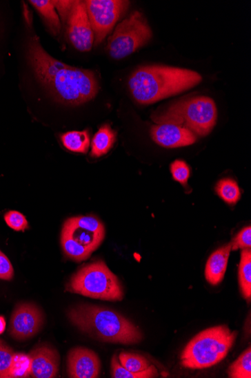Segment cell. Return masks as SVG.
I'll return each instance as SVG.
<instances>
[{"instance_id":"4fadbf2b","label":"cell","mask_w":251,"mask_h":378,"mask_svg":"<svg viewBox=\"0 0 251 378\" xmlns=\"http://www.w3.org/2000/svg\"><path fill=\"white\" fill-rule=\"evenodd\" d=\"M29 357L31 360V377L34 378H53L59 371L60 357L52 347L41 346L32 350Z\"/></svg>"},{"instance_id":"44dd1931","label":"cell","mask_w":251,"mask_h":378,"mask_svg":"<svg viewBox=\"0 0 251 378\" xmlns=\"http://www.w3.org/2000/svg\"><path fill=\"white\" fill-rule=\"evenodd\" d=\"M215 191L229 205H236L241 199L240 188L235 180L223 178L217 183Z\"/></svg>"},{"instance_id":"4316f807","label":"cell","mask_w":251,"mask_h":378,"mask_svg":"<svg viewBox=\"0 0 251 378\" xmlns=\"http://www.w3.org/2000/svg\"><path fill=\"white\" fill-rule=\"evenodd\" d=\"M14 355L13 350L0 339V378H8V372Z\"/></svg>"},{"instance_id":"8fae6325","label":"cell","mask_w":251,"mask_h":378,"mask_svg":"<svg viewBox=\"0 0 251 378\" xmlns=\"http://www.w3.org/2000/svg\"><path fill=\"white\" fill-rule=\"evenodd\" d=\"M67 368L70 377L97 378L101 371V361L94 351L75 348L67 357Z\"/></svg>"},{"instance_id":"9c48e42d","label":"cell","mask_w":251,"mask_h":378,"mask_svg":"<svg viewBox=\"0 0 251 378\" xmlns=\"http://www.w3.org/2000/svg\"><path fill=\"white\" fill-rule=\"evenodd\" d=\"M44 323L43 312L30 303H21L14 309L10 320V332L19 341L32 338Z\"/></svg>"},{"instance_id":"603a6c76","label":"cell","mask_w":251,"mask_h":378,"mask_svg":"<svg viewBox=\"0 0 251 378\" xmlns=\"http://www.w3.org/2000/svg\"><path fill=\"white\" fill-rule=\"evenodd\" d=\"M230 378L251 377V348L249 347L228 369Z\"/></svg>"},{"instance_id":"277c9868","label":"cell","mask_w":251,"mask_h":378,"mask_svg":"<svg viewBox=\"0 0 251 378\" xmlns=\"http://www.w3.org/2000/svg\"><path fill=\"white\" fill-rule=\"evenodd\" d=\"M238 332L225 325L208 328L197 334L182 351V366L190 369L212 367L223 360L235 343Z\"/></svg>"},{"instance_id":"2e32d148","label":"cell","mask_w":251,"mask_h":378,"mask_svg":"<svg viewBox=\"0 0 251 378\" xmlns=\"http://www.w3.org/2000/svg\"><path fill=\"white\" fill-rule=\"evenodd\" d=\"M116 141L115 131L110 125L106 124L99 129L91 143V155L100 158L106 155L113 147Z\"/></svg>"},{"instance_id":"d4e9b609","label":"cell","mask_w":251,"mask_h":378,"mask_svg":"<svg viewBox=\"0 0 251 378\" xmlns=\"http://www.w3.org/2000/svg\"><path fill=\"white\" fill-rule=\"evenodd\" d=\"M119 359L121 366L132 373L143 372L152 366L146 358L136 353L122 352Z\"/></svg>"},{"instance_id":"484cf974","label":"cell","mask_w":251,"mask_h":378,"mask_svg":"<svg viewBox=\"0 0 251 378\" xmlns=\"http://www.w3.org/2000/svg\"><path fill=\"white\" fill-rule=\"evenodd\" d=\"M74 225L95 234H105V227L94 216H80L68 219Z\"/></svg>"},{"instance_id":"f546056e","label":"cell","mask_w":251,"mask_h":378,"mask_svg":"<svg viewBox=\"0 0 251 378\" xmlns=\"http://www.w3.org/2000/svg\"><path fill=\"white\" fill-rule=\"evenodd\" d=\"M232 251L251 249V227L248 226L233 238L230 243Z\"/></svg>"},{"instance_id":"f1b7e54d","label":"cell","mask_w":251,"mask_h":378,"mask_svg":"<svg viewBox=\"0 0 251 378\" xmlns=\"http://www.w3.org/2000/svg\"><path fill=\"white\" fill-rule=\"evenodd\" d=\"M6 223L15 231H24L29 228L28 221L19 211H10L4 216Z\"/></svg>"},{"instance_id":"30bf717a","label":"cell","mask_w":251,"mask_h":378,"mask_svg":"<svg viewBox=\"0 0 251 378\" xmlns=\"http://www.w3.org/2000/svg\"><path fill=\"white\" fill-rule=\"evenodd\" d=\"M67 34L70 43L80 52H89L94 44L85 1H74L68 21Z\"/></svg>"},{"instance_id":"6da1fadb","label":"cell","mask_w":251,"mask_h":378,"mask_svg":"<svg viewBox=\"0 0 251 378\" xmlns=\"http://www.w3.org/2000/svg\"><path fill=\"white\" fill-rule=\"evenodd\" d=\"M28 57L37 79L56 100L78 106L94 100L99 92L96 74L57 61L41 46L37 37L30 39Z\"/></svg>"},{"instance_id":"ac0fdd59","label":"cell","mask_w":251,"mask_h":378,"mask_svg":"<svg viewBox=\"0 0 251 378\" xmlns=\"http://www.w3.org/2000/svg\"><path fill=\"white\" fill-rule=\"evenodd\" d=\"M30 3L43 18L52 34L54 36L59 35L61 28V21L52 2L48 0H31Z\"/></svg>"},{"instance_id":"d6986e66","label":"cell","mask_w":251,"mask_h":378,"mask_svg":"<svg viewBox=\"0 0 251 378\" xmlns=\"http://www.w3.org/2000/svg\"><path fill=\"white\" fill-rule=\"evenodd\" d=\"M61 141L67 150L74 153H88L90 144L88 130L72 131L61 136Z\"/></svg>"},{"instance_id":"ba28073f","label":"cell","mask_w":251,"mask_h":378,"mask_svg":"<svg viewBox=\"0 0 251 378\" xmlns=\"http://www.w3.org/2000/svg\"><path fill=\"white\" fill-rule=\"evenodd\" d=\"M85 4L97 46L103 42L117 21L128 10L130 2L123 0H87Z\"/></svg>"},{"instance_id":"3957f363","label":"cell","mask_w":251,"mask_h":378,"mask_svg":"<svg viewBox=\"0 0 251 378\" xmlns=\"http://www.w3.org/2000/svg\"><path fill=\"white\" fill-rule=\"evenodd\" d=\"M67 316L80 331L101 341L128 345L142 340L139 328L111 309L81 305L71 308Z\"/></svg>"},{"instance_id":"7a4b0ae2","label":"cell","mask_w":251,"mask_h":378,"mask_svg":"<svg viewBox=\"0 0 251 378\" xmlns=\"http://www.w3.org/2000/svg\"><path fill=\"white\" fill-rule=\"evenodd\" d=\"M191 70L164 65L142 66L129 79L130 93L138 103L148 105L187 91L202 82Z\"/></svg>"},{"instance_id":"e0dca14e","label":"cell","mask_w":251,"mask_h":378,"mask_svg":"<svg viewBox=\"0 0 251 378\" xmlns=\"http://www.w3.org/2000/svg\"><path fill=\"white\" fill-rule=\"evenodd\" d=\"M239 283L242 296L250 303L251 299V249L241 251L239 267Z\"/></svg>"},{"instance_id":"7c38bea8","label":"cell","mask_w":251,"mask_h":378,"mask_svg":"<svg viewBox=\"0 0 251 378\" xmlns=\"http://www.w3.org/2000/svg\"><path fill=\"white\" fill-rule=\"evenodd\" d=\"M150 133L155 143L165 148L189 146L194 144L197 139L189 129L168 123L153 126Z\"/></svg>"},{"instance_id":"5bb4252c","label":"cell","mask_w":251,"mask_h":378,"mask_svg":"<svg viewBox=\"0 0 251 378\" xmlns=\"http://www.w3.org/2000/svg\"><path fill=\"white\" fill-rule=\"evenodd\" d=\"M231 251V243H228L217 249L208 258L205 265V276L209 284L217 285L223 281Z\"/></svg>"},{"instance_id":"83f0119b","label":"cell","mask_w":251,"mask_h":378,"mask_svg":"<svg viewBox=\"0 0 251 378\" xmlns=\"http://www.w3.org/2000/svg\"><path fill=\"white\" fill-rule=\"evenodd\" d=\"M171 173L174 180L182 185H186L190 176V169L188 164L183 160H177L171 164Z\"/></svg>"},{"instance_id":"ffe728a7","label":"cell","mask_w":251,"mask_h":378,"mask_svg":"<svg viewBox=\"0 0 251 378\" xmlns=\"http://www.w3.org/2000/svg\"><path fill=\"white\" fill-rule=\"evenodd\" d=\"M61 245L66 256L75 261L81 262L90 258L93 251L75 242L72 238L62 231Z\"/></svg>"},{"instance_id":"4dcf8cb0","label":"cell","mask_w":251,"mask_h":378,"mask_svg":"<svg viewBox=\"0 0 251 378\" xmlns=\"http://www.w3.org/2000/svg\"><path fill=\"white\" fill-rule=\"evenodd\" d=\"M14 277V268L10 259L0 251V279L10 281Z\"/></svg>"},{"instance_id":"cb8c5ba5","label":"cell","mask_w":251,"mask_h":378,"mask_svg":"<svg viewBox=\"0 0 251 378\" xmlns=\"http://www.w3.org/2000/svg\"><path fill=\"white\" fill-rule=\"evenodd\" d=\"M30 376L31 360L29 355L14 352L8 372V378H25Z\"/></svg>"},{"instance_id":"1f68e13d","label":"cell","mask_w":251,"mask_h":378,"mask_svg":"<svg viewBox=\"0 0 251 378\" xmlns=\"http://www.w3.org/2000/svg\"><path fill=\"white\" fill-rule=\"evenodd\" d=\"M52 2L55 7V9L59 12L63 23H66L70 17L74 1H69V0L68 1H63V0L57 1V0H55V1Z\"/></svg>"},{"instance_id":"9a60e30c","label":"cell","mask_w":251,"mask_h":378,"mask_svg":"<svg viewBox=\"0 0 251 378\" xmlns=\"http://www.w3.org/2000/svg\"><path fill=\"white\" fill-rule=\"evenodd\" d=\"M62 231L70 235L75 242L93 252L97 250L105 237V234H95L75 226L69 220L65 222Z\"/></svg>"},{"instance_id":"7402d4cb","label":"cell","mask_w":251,"mask_h":378,"mask_svg":"<svg viewBox=\"0 0 251 378\" xmlns=\"http://www.w3.org/2000/svg\"><path fill=\"white\" fill-rule=\"evenodd\" d=\"M111 375L114 378H152L159 375L157 369L154 366H150L143 372H130L121 366L117 355H114L112 359Z\"/></svg>"},{"instance_id":"d6a6232c","label":"cell","mask_w":251,"mask_h":378,"mask_svg":"<svg viewBox=\"0 0 251 378\" xmlns=\"http://www.w3.org/2000/svg\"><path fill=\"white\" fill-rule=\"evenodd\" d=\"M6 323L3 316H0V334L6 330Z\"/></svg>"},{"instance_id":"52a82bcc","label":"cell","mask_w":251,"mask_h":378,"mask_svg":"<svg viewBox=\"0 0 251 378\" xmlns=\"http://www.w3.org/2000/svg\"><path fill=\"white\" fill-rule=\"evenodd\" d=\"M152 37V29L144 16L135 12L116 28L108 40L107 50L112 59L121 60L145 46Z\"/></svg>"},{"instance_id":"5b68a950","label":"cell","mask_w":251,"mask_h":378,"mask_svg":"<svg viewBox=\"0 0 251 378\" xmlns=\"http://www.w3.org/2000/svg\"><path fill=\"white\" fill-rule=\"evenodd\" d=\"M158 124L178 125L201 137L206 136L214 129L217 110L212 98L198 96L174 103L163 114L153 117Z\"/></svg>"},{"instance_id":"8992f818","label":"cell","mask_w":251,"mask_h":378,"mask_svg":"<svg viewBox=\"0 0 251 378\" xmlns=\"http://www.w3.org/2000/svg\"><path fill=\"white\" fill-rule=\"evenodd\" d=\"M66 290L86 297L108 301H120L123 290L118 276L103 261L83 266L70 278Z\"/></svg>"}]
</instances>
